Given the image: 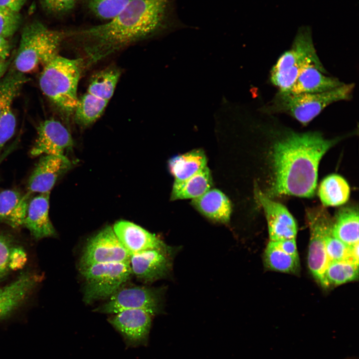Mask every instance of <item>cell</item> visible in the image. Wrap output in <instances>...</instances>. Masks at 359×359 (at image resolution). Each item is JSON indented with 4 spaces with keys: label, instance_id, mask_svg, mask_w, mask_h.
<instances>
[{
    "label": "cell",
    "instance_id": "6da1fadb",
    "mask_svg": "<svg viewBox=\"0 0 359 359\" xmlns=\"http://www.w3.org/2000/svg\"><path fill=\"white\" fill-rule=\"evenodd\" d=\"M175 0H132L105 23L69 32L96 62L137 41L176 27Z\"/></svg>",
    "mask_w": 359,
    "mask_h": 359
},
{
    "label": "cell",
    "instance_id": "7a4b0ae2",
    "mask_svg": "<svg viewBox=\"0 0 359 359\" xmlns=\"http://www.w3.org/2000/svg\"><path fill=\"white\" fill-rule=\"evenodd\" d=\"M337 140L325 139L318 132H291L278 141L273 148L272 194L312 196L320 161Z\"/></svg>",
    "mask_w": 359,
    "mask_h": 359
},
{
    "label": "cell",
    "instance_id": "3957f363",
    "mask_svg": "<svg viewBox=\"0 0 359 359\" xmlns=\"http://www.w3.org/2000/svg\"><path fill=\"white\" fill-rule=\"evenodd\" d=\"M355 84L344 83L330 91L316 93H299L278 91L262 108L267 115L284 114L303 125H306L331 104L351 99Z\"/></svg>",
    "mask_w": 359,
    "mask_h": 359
},
{
    "label": "cell",
    "instance_id": "277c9868",
    "mask_svg": "<svg viewBox=\"0 0 359 359\" xmlns=\"http://www.w3.org/2000/svg\"><path fill=\"white\" fill-rule=\"evenodd\" d=\"M83 62L58 55L41 71L39 84L43 94L60 111L74 113L78 104L77 88Z\"/></svg>",
    "mask_w": 359,
    "mask_h": 359
},
{
    "label": "cell",
    "instance_id": "5b68a950",
    "mask_svg": "<svg viewBox=\"0 0 359 359\" xmlns=\"http://www.w3.org/2000/svg\"><path fill=\"white\" fill-rule=\"evenodd\" d=\"M67 33L47 27L38 20L23 28L19 45L14 60V69L29 72L39 65L45 66L58 55L60 46Z\"/></svg>",
    "mask_w": 359,
    "mask_h": 359
},
{
    "label": "cell",
    "instance_id": "8992f818",
    "mask_svg": "<svg viewBox=\"0 0 359 359\" xmlns=\"http://www.w3.org/2000/svg\"><path fill=\"white\" fill-rule=\"evenodd\" d=\"M310 65L323 66L314 45L311 29L305 26L299 28L290 48L272 67L270 81L278 91L289 92L300 72Z\"/></svg>",
    "mask_w": 359,
    "mask_h": 359
},
{
    "label": "cell",
    "instance_id": "52a82bcc",
    "mask_svg": "<svg viewBox=\"0 0 359 359\" xmlns=\"http://www.w3.org/2000/svg\"><path fill=\"white\" fill-rule=\"evenodd\" d=\"M120 76L118 69L108 68L92 77L74 113L78 124L88 126L100 118L114 94Z\"/></svg>",
    "mask_w": 359,
    "mask_h": 359
},
{
    "label": "cell",
    "instance_id": "ba28073f",
    "mask_svg": "<svg viewBox=\"0 0 359 359\" xmlns=\"http://www.w3.org/2000/svg\"><path fill=\"white\" fill-rule=\"evenodd\" d=\"M80 271L84 278L83 300L86 304L109 298L132 274L130 263L124 262L94 264Z\"/></svg>",
    "mask_w": 359,
    "mask_h": 359
},
{
    "label": "cell",
    "instance_id": "9c48e42d",
    "mask_svg": "<svg viewBox=\"0 0 359 359\" xmlns=\"http://www.w3.org/2000/svg\"><path fill=\"white\" fill-rule=\"evenodd\" d=\"M164 292L163 288L123 286L94 311L114 314L126 310L140 309L155 316L162 311Z\"/></svg>",
    "mask_w": 359,
    "mask_h": 359
},
{
    "label": "cell",
    "instance_id": "30bf717a",
    "mask_svg": "<svg viewBox=\"0 0 359 359\" xmlns=\"http://www.w3.org/2000/svg\"><path fill=\"white\" fill-rule=\"evenodd\" d=\"M306 219L310 233L308 265L312 275L321 284L329 263L325 241L332 233L333 218L324 207L319 206L308 209Z\"/></svg>",
    "mask_w": 359,
    "mask_h": 359
},
{
    "label": "cell",
    "instance_id": "8fae6325",
    "mask_svg": "<svg viewBox=\"0 0 359 359\" xmlns=\"http://www.w3.org/2000/svg\"><path fill=\"white\" fill-rule=\"evenodd\" d=\"M130 254L116 235L113 227L107 226L87 241L79 261V269L92 265L130 263Z\"/></svg>",
    "mask_w": 359,
    "mask_h": 359
},
{
    "label": "cell",
    "instance_id": "7c38bea8",
    "mask_svg": "<svg viewBox=\"0 0 359 359\" xmlns=\"http://www.w3.org/2000/svg\"><path fill=\"white\" fill-rule=\"evenodd\" d=\"M168 245L130 255L132 274L140 281L150 283L168 277L172 271L174 253Z\"/></svg>",
    "mask_w": 359,
    "mask_h": 359
},
{
    "label": "cell",
    "instance_id": "4fadbf2b",
    "mask_svg": "<svg viewBox=\"0 0 359 359\" xmlns=\"http://www.w3.org/2000/svg\"><path fill=\"white\" fill-rule=\"evenodd\" d=\"M109 323L121 335L127 348L147 346L153 315L143 310H126L112 314Z\"/></svg>",
    "mask_w": 359,
    "mask_h": 359
},
{
    "label": "cell",
    "instance_id": "5bb4252c",
    "mask_svg": "<svg viewBox=\"0 0 359 359\" xmlns=\"http://www.w3.org/2000/svg\"><path fill=\"white\" fill-rule=\"evenodd\" d=\"M73 144L71 134L62 124L54 119H47L37 127V137L30 153L32 156H65V151Z\"/></svg>",
    "mask_w": 359,
    "mask_h": 359
},
{
    "label": "cell",
    "instance_id": "9a60e30c",
    "mask_svg": "<svg viewBox=\"0 0 359 359\" xmlns=\"http://www.w3.org/2000/svg\"><path fill=\"white\" fill-rule=\"evenodd\" d=\"M256 195L265 214L270 241L295 238L297 223L287 208L260 191H256Z\"/></svg>",
    "mask_w": 359,
    "mask_h": 359
},
{
    "label": "cell",
    "instance_id": "2e32d148",
    "mask_svg": "<svg viewBox=\"0 0 359 359\" xmlns=\"http://www.w3.org/2000/svg\"><path fill=\"white\" fill-rule=\"evenodd\" d=\"M31 173L28 182V191L50 192L58 178L71 167L65 156L42 155Z\"/></svg>",
    "mask_w": 359,
    "mask_h": 359
},
{
    "label": "cell",
    "instance_id": "e0dca14e",
    "mask_svg": "<svg viewBox=\"0 0 359 359\" xmlns=\"http://www.w3.org/2000/svg\"><path fill=\"white\" fill-rule=\"evenodd\" d=\"M113 229L121 243L130 255L168 246L156 235L128 221L116 222Z\"/></svg>",
    "mask_w": 359,
    "mask_h": 359
},
{
    "label": "cell",
    "instance_id": "ac0fdd59",
    "mask_svg": "<svg viewBox=\"0 0 359 359\" xmlns=\"http://www.w3.org/2000/svg\"><path fill=\"white\" fill-rule=\"evenodd\" d=\"M50 192L40 193L30 200L23 223L36 239L55 235L49 216Z\"/></svg>",
    "mask_w": 359,
    "mask_h": 359
},
{
    "label": "cell",
    "instance_id": "d6986e66",
    "mask_svg": "<svg viewBox=\"0 0 359 359\" xmlns=\"http://www.w3.org/2000/svg\"><path fill=\"white\" fill-rule=\"evenodd\" d=\"M344 84L338 78L327 75L324 66L310 65L299 74L289 92L316 93L330 91Z\"/></svg>",
    "mask_w": 359,
    "mask_h": 359
},
{
    "label": "cell",
    "instance_id": "ffe728a7",
    "mask_svg": "<svg viewBox=\"0 0 359 359\" xmlns=\"http://www.w3.org/2000/svg\"><path fill=\"white\" fill-rule=\"evenodd\" d=\"M39 279L36 275L26 274L0 288V319L21 304Z\"/></svg>",
    "mask_w": 359,
    "mask_h": 359
},
{
    "label": "cell",
    "instance_id": "44dd1931",
    "mask_svg": "<svg viewBox=\"0 0 359 359\" xmlns=\"http://www.w3.org/2000/svg\"><path fill=\"white\" fill-rule=\"evenodd\" d=\"M31 193L11 189L0 192V221L13 228L23 225Z\"/></svg>",
    "mask_w": 359,
    "mask_h": 359
},
{
    "label": "cell",
    "instance_id": "7402d4cb",
    "mask_svg": "<svg viewBox=\"0 0 359 359\" xmlns=\"http://www.w3.org/2000/svg\"><path fill=\"white\" fill-rule=\"evenodd\" d=\"M201 214L213 221L227 223L230 220L231 206L227 197L220 190L210 189L191 201Z\"/></svg>",
    "mask_w": 359,
    "mask_h": 359
},
{
    "label": "cell",
    "instance_id": "603a6c76",
    "mask_svg": "<svg viewBox=\"0 0 359 359\" xmlns=\"http://www.w3.org/2000/svg\"><path fill=\"white\" fill-rule=\"evenodd\" d=\"M332 235L346 245L359 243V212L355 206L340 208L333 219Z\"/></svg>",
    "mask_w": 359,
    "mask_h": 359
},
{
    "label": "cell",
    "instance_id": "cb8c5ba5",
    "mask_svg": "<svg viewBox=\"0 0 359 359\" xmlns=\"http://www.w3.org/2000/svg\"><path fill=\"white\" fill-rule=\"evenodd\" d=\"M212 180L210 170L206 166L191 177L182 180L175 181L171 199H194L210 189Z\"/></svg>",
    "mask_w": 359,
    "mask_h": 359
},
{
    "label": "cell",
    "instance_id": "d4e9b609",
    "mask_svg": "<svg viewBox=\"0 0 359 359\" xmlns=\"http://www.w3.org/2000/svg\"><path fill=\"white\" fill-rule=\"evenodd\" d=\"M169 169L175 181L185 180L206 167L207 159L201 149H196L175 156L168 163Z\"/></svg>",
    "mask_w": 359,
    "mask_h": 359
},
{
    "label": "cell",
    "instance_id": "484cf974",
    "mask_svg": "<svg viewBox=\"0 0 359 359\" xmlns=\"http://www.w3.org/2000/svg\"><path fill=\"white\" fill-rule=\"evenodd\" d=\"M350 188L346 180L337 175L327 177L321 182L319 188V196L325 206L342 205L348 200Z\"/></svg>",
    "mask_w": 359,
    "mask_h": 359
},
{
    "label": "cell",
    "instance_id": "4316f807",
    "mask_svg": "<svg viewBox=\"0 0 359 359\" xmlns=\"http://www.w3.org/2000/svg\"><path fill=\"white\" fill-rule=\"evenodd\" d=\"M265 267L271 270L295 274L300 267L299 257L286 253L270 241L263 256Z\"/></svg>",
    "mask_w": 359,
    "mask_h": 359
},
{
    "label": "cell",
    "instance_id": "83f0119b",
    "mask_svg": "<svg viewBox=\"0 0 359 359\" xmlns=\"http://www.w3.org/2000/svg\"><path fill=\"white\" fill-rule=\"evenodd\" d=\"M358 276L359 266L348 260L331 261L324 273L321 285L338 286L358 279Z\"/></svg>",
    "mask_w": 359,
    "mask_h": 359
},
{
    "label": "cell",
    "instance_id": "f1b7e54d",
    "mask_svg": "<svg viewBox=\"0 0 359 359\" xmlns=\"http://www.w3.org/2000/svg\"><path fill=\"white\" fill-rule=\"evenodd\" d=\"M24 74L15 69L0 80V117L9 107L22 86L29 81Z\"/></svg>",
    "mask_w": 359,
    "mask_h": 359
},
{
    "label": "cell",
    "instance_id": "f546056e",
    "mask_svg": "<svg viewBox=\"0 0 359 359\" xmlns=\"http://www.w3.org/2000/svg\"><path fill=\"white\" fill-rule=\"evenodd\" d=\"M26 260L24 251L15 247L6 236L0 234V279L10 270L22 267Z\"/></svg>",
    "mask_w": 359,
    "mask_h": 359
},
{
    "label": "cell",
    "instance_id": "4dcf8cb0",
    "mask_svg": "<svg viewBox=\"0 0 359 359\" xmlns=\"http://www.w3.org/2000/svg\"><path fill=\"white\" fill-rule=\"evenodd\" d=\"M132 0H84L88 9L100 19L110 20Z\"/></svg>",
    "mask_w": 359,
    "mask_h": 359
},
{
    "label": "cell",
    "instance_id": "1f68e13d",
    "mask_svg": "<svg viewBox=\"0 0 359 359\" xmlns=\"http://www.w3.org/2000/svg\"><path fill=\"white\" fill-rule=\"evenodd\" d=\"M21 22L19 12L0 6V37L6 38L12 36Z\"/></svg>",
    "mask_w": 359,
    "mask_h": 359
},
{
    "label": "cell",
    "instance_id": "d6a6232c",
    "mask_svg": "<svg viewBox=\"0 0 359 359\" xmlns=\"http://www.w3.org/2000/svg\"><path fill=\"white\" fill-rule=\"evenodd\" d=\"M325 247L329 262L349 261L350 246L335 237L332 233L326 239Z\"/></svg>",
    "mask_w": 359,
    "mask_h": 359
},
{
    "label": "cell",
    "instance_id": "836d02e7",
    "mask_svg": "<svg viewBox=\"0 0 359 359\" xmlns=\"http://www.w3.org/2000/svg\"><path fill=\"white\" fill-rule=\"evenodd\" d=\"M15 126V117L9 107L0 117V153L4 145L13 135Z\"/></svg>",
    "mask_w": 359,
    "mask_h": 359
},
{
    "label": "cell",
    "instance_id": "e575fe53",
    "mask_svg": "<svg viewBox=\"0 0 359 359\" xmlns=\"http://www.w3.org/2000/svg\"><path fill=\"white\" fill-rule=\"evenodd\" d=\"M42 7L49 13L63 15L71 11L78 0H39Z\"/></svg>",
    "mask_w": 359,
    "mask_h": 359
},
{
    "label": "cell",
    "instance_id": "d590c367",
    "mask_svg": "<svg viewBox=\"0 0 359 359\" xmlns=\"http://www.w3.org/2000/svg\"><path fill=\"white\" fill-rule=\"evenodd\" d=\"M273 242L278 247L286 253L299 257L295 238Z\"/></svg>",
    "mask_w": 359,
    "mask_h": 359
},
{
    "label": "cell",
    "instance_id": "8d00e7d4",
    "mask_svg": "<svg viewBox=\"0 0 359 359\" xmlns=\"http://www.w3.org/2000/svg\"><path fill=\"white\" fill-rule=\"evenodd\" d=\"M26 0H0V6L19 12Z\"/></svg>",
    "mask_w": 359,
    "mask_h": 359
},
{
    "label": "cell",
    "instance_id": "74e56055",
    "mask_svg": "<svg viewBox=\"0 0 359 359\" xmlns=\"http://www.w3.org/2000/svg\"><path fill=\"white\" fill-rule=\"evenodd\" d=\"M7 58H0V80L2 78L9 64Z\"/></svg>",
    "mask_w": 359,
    "mask_h": 359
},
{
    "label": "cell",
    "instance_id": "f35d334b",
    "mask_svg": "<svg viewBox=\"0 0 359 359\" xmlns=\"http://www.w3.org/2000/svg\"><path fill=\"white\" fill-rule=\"evenodd\" d=\"M10 50V46L0 47V58H7Z\"/></svg>",
    "mask_w": 359,
    "mask_h": 359
},
{
    "label": "cell",
    "instance_id": "ab89813d",
    "mask_svg": "<svg viewBox=\"0 0 359 359\" xmlns=\"http://www.w3.org/2000/svg\"><path fill=\"white\" fill-rule=\"evenodd\" d=\"M10 46L7 39L0 37V47Z\"/></svg>",
    "mask_w": 359,
    "mask_h": 359
}]
</instances>
